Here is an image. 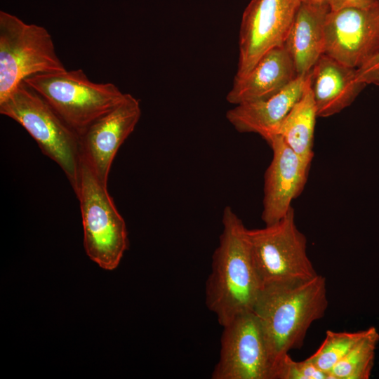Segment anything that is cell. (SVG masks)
I'll list each match as a JSON object with an SVG mask.
<instances>
[{
	"instance_id": "cell-1",
	"label": "cell",
	"mask_w": 379,
	"mask_h": 379,
	"mask_svg": "<svg viewBox=\"0 0 379 379\" xmlns=\"http://www.w3.org/2000/svg\"><path fill=\"white\" fill-rule=\"evenodd\" d=\"M222 230L206 283V304L224 326L253 311L262 288L253 262L247 228L233 209L222 212Z\"/></svg>"
},
{
	"instance_id": "cell-2",
	"label": "cell",
	"mask_w": 379,
	"mask_h": 379,
	"mask_svg": "<svg viewBox=\"0 0 379 379\" xmlns=\"http://www.w3.org/2000/svg\"><path fill=\"white\" fill-rule=\"evenodd\" d=\"M328 307L326 278L273 284L262 288L253 312L262 328L274 363L300 349L312 324Z\"/></svg>"
},
{
	"instance_id": "cell-3",
	"label": "cell",
	"mask_w": 379,
	"mask_h": 379,
	"mask_svg": "<svg viewBox=\"0 0 379 379\" xmlns=\"http://www.w3.org/2000/svg\"><path fill=\"white\" fill-rule=\"evenodd\" d=\"M0 113L28 132L41 151L61 168L75 192L81 157L80 136L24 81L0 101Z\"/></svg>"
},
{
	"instance_id": "cell-4",
	"label": "cell",
	"mask_w": 379,
	"mask_h": 379,
	"mask_svg": "<svg viewBox=\"0 0 379 379\" xmlns=\"http://www.w3.org/2000/svg\"><path fill=\"white\" fill-rule=\"evenodd\" d=\"M80 137L125 97L112 83H95L83 69L36 74L24 81Z\"/></svg>"
},
{
	"instance_id": "cell-5",
	"label": "cell",
	"mask_w": 379,
	"mask_h": 379,
	"mask_svg": "<svg viewBox=\"0 0 379 379\" xmlns=\"http://www.w3.org/2000/svg\"><path fill=\"white\" fill-rule=\"evenodd\" d=\"M74 193L79 201L86 254L100 267L115 269L128 248L126 225L107 185L82 157Z\"/></svg>"
},
{
	"instance_id": "cell-6",
	"label": "cell",
	"mask_w": 379,
	"mask_h": 379,
	"mask_svg": "<svg viewBox=\"0 0 379 379\" xmlns=\"http://www.w3.org/2000/svg\"><path fill=\"white\" fill-rule=\"evenodd\" d=\"M66 70L46 29L0 12V101L29 77Z\"/></svg>"
},
{
	"instance_id": "cell-7",
	"label": "cell",
	"mask_w": 379,
	"mask_h": 379,
	"mask_svg": "<svg viewBox=\"0 0 379 379\" xmlns=\"http://www.w3.org/2000/svg\"><path fill=\"white\" fill-rule=\"evenodd\" d=\"M262 286L310 279L318 274L307 253V239L298 228L292 207L277 222L247 229Z\"/></svg>"
},
{
	"instance_id": "cell-8",
	"label": "cell",
	"mask_w": 379,
	"mask_h": 379,
	"mask_svg": "<svg viewBox=\"0 0 379 379\" xmlns=\"http://www.w3.org/2000/svg\"><path fill=\"white\" fill-rule=\"evenodd\" d=\"M220 357L213 379H274L275 363L253 311L222 326Z\"/></svg>"
},
{
	"instance_id": "cell-9",
	"label": "cell",
	"mask_w": 379,
	"mask_h": 379,
	"mask_svg": "<svg viewBox=\"0 0 379 379\" xmlns=\"http://www.w3.org/2000/svg\"><path fill=\"white\" fill-rule=\"evenodd\" d=\"M301 0H251L241 18L234 77H245L270 49L284 46Z\"/></svg>"
},
{
	"instance_id": "cell-10",
	"label": "cell",
	"mask_w": 379,
	"mask_h": 379,
	"mask_svg": "<svg viewBox=\"0 0 379 379\" xmlns=\"http://www.w3.org/2000/svg\"><path fill=\"white\" fill-rule=\"evenodd\" d=\"M324 41V54L348 67H361L379 54V4L330 10Z\"/></svg>"
},
{
	"instance_id": "cell-11",
	"label": "cell",
	"mask_w": 379,
	"mask_h": 379,
	"mask_svg": "<svg viewBox=\"0 0 379 379\" xmlns=\"http://www.w3.org/2000/svg\"><path fill=\"white\" fill-rule=\"evenodd\" d=\"M141 116L140 100L129 93L112 109L94 121L80 137L81 157L107 185L113 160Z\"/></svg>"
},
{
	"instance_id": "cell-12",
	"label": "cell",
	"mask_w": 379,
	"mask_h": 379,
	"mask_svg": "<svg viewBox=\"0 0 379 379\" xmlns=\"http://www.w3.org/2000/svg\"><path fill=\"white\" fill-rule=\"evenodd\" d=\"M267 144L272 159L264 176L261 218L265 225L281 220L292 208L291 202L303 191L311 164L305 161L279 135Z\"/></svg>"
},
{
	"instance_id": "cell-13",
	"label": "cell",
	"mask_w": 379,
	"mask_h": 379,
	"mask_svg": "<svg viewBox=\"0 0 379 379\" xmlns=\"http://www.w3.org/2000/svg\"><path fill=\"white\" fill-rule=\"evenodd\" d=\"M309 74L297 76L270 98L235 105L227 112V121L238 132L257 133L267 142L277 135L283 121L302 96Z\"/></svg>"
},
{
	"instance_id": "cell-14",
	"label": "cell",
	"mask_w": 379,
	"mask_h": 379,
	"mask_svg": "<svg viewBox=\"0 0 379 379\" xmlns=\"http://www.w3.org/2000/svg\"><path fill=\"white\" fill-rule=\"evenodd\" d=\"M318 117H328L350 106L367 85L357 69L322 54L310 71Z\"/></svg>"
},
{
	"instance_id": "cell-15",
	"label": "cell",
	"mask_w": 379,
	"mask_h": 379,
	"mask_svg": "<svg viewBox=\"0 0 379 379\" xmlns=\"http://www.w3.org/2000/svg\"><path fill=\"white\" fill-rule=\"evenodd\" d=\"M293 62L284 46L265 53L245 77H234L226 99L237 105L270 98L296 77Z\"/></svg>"
},
{
	"instance_id": "cell-16",
	"label": "cell",
	"mask_w": 379,
	"mask_h": 379,
	"mask_svg": "<svg viewBox=\"0 0 379 379\" xmlns=\"http://www.w3.org/2000/svg\"><path fill=\"white\" fill-rule=\"evenodd\" d=\"M328 4L302 2L295 14L284 47L298 76L307 74L324 53V27Z\"/></svg>"
},
{
	"instance_id": "cell-17",
	"label": "cell",
	"mask_w": 379,
	"mask_h": 379,
	"mask_svg": "<svg viewBox=\"0 0 379 379\" xmlns=\"http://www.w3.org/2000/svg\"><path fill=\"white\" fill-rule=\"evenodd\" d=\"M317 107L311 88L310 72L300 98L293 106L277 132L286 145L305 161L311 164Z\"/></svg>"
},
{
	"instance_id": "cell-18",
	"label": "cell",
	"mask_w": 379,
	"mask_h": 379,
	"mask_svg": "<svg viewBox=\"0 0 379 379\" xmlns=\"http://www.w3.org/2000/svg\"><path fill=\"white\" fill-rule=\"evenodd\" d=\"M379 333L374 326L328 373V379H368L374 365Z\"/></svg>"
},
{
	"instance_id": "cell-19",
	"label": "cell",
	"mask_w": 379,
	"mask_h": 379,
	"mask_svg": "<svg viewBox=\"0 0 379 379\" xmlns=\"http://www.w3.org/2000/svg\"><path fill=\"white\" fill-rule=\"evenodd\" d=\"M366 330L348 332L327 331L317 350L307 359L317 367L328 373L364 335Z\"/></svg>"
},
{
	"instance_id": "cell-20",
	"label": "cell",
	"mask_w": 379,
	"mask_h": 379,
	"mask_svg": "<svg viewBox=\"0 0 379 379\" xmlns=\"http://www.w3.org/2000/svg\"><path fill=\"white\" fill-rule=\"evenodd\" d=\"M274 379H328V375L307 358L295 361L286 354L276 362Z\"/></svg>"
},
{
	"instance_id": "cell-21",
	"label": "cell",
	"mask_w": 379,
	"mask_h": 379,
	"mask_svg": "<svg viewBox=\"0 0 379 379\" xmlns=\"http://www.w3.org/2000/svg\"><path fill=\"white\" fill-rule=\"evenodd\" d=\"M359 79L366 84L379 86V54L357 69Z\"/></svg>"
},
{
	"instance_id": "cell-22",
	"label": "cell",
	"mask_w": 379,
	"mask_h": 379,
	"mask_svg": "<svg viewBox=\"0 0 379 379\" xmlns=\"http://www.w3.org/2000/svg\"><path fill=\"white\" fill-rule=\"evenodd\" d=\"M378 4V0H328V6L331 11L352 7L369 8Z\"/></svg>"
},
{
	"instance_id": "cell-23",
	"label": "cell",
	"mask_w": 379,
	"mask_h": 379,
	"mask_svg": "<svg viewBox=\"0 0 379 379\" xmlns=\"http://www.w3.org/2000/svg\"><path fill=\"white\" fill-rule=\"evenodd\" d=\"M303 3L314 4H328V0H301Z\"/></svg>"
},
{
	"instance_id": "cell-24",
	"label": "cell",
	"mask_w": 379,
	"mask_h": 379,
	"mask_svg": "<svg viewBox=\"0 0 379 379\" xmlns=\"http://www.w3.org/2000/svg\"><path fill=\"white\" fill-rule=\"evenodd\" d=\"M379 1V0H378Z\"/></svg>"
}]
</instances>
